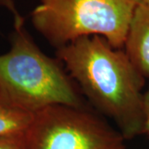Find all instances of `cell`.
<instances>
[{
	"label": "cell",
	"instance_id": "3957f363",
	"mask_svg": "<svg viewBox=\"0 0 149 149\" xmlns=\"http://www.w3.org/2000/svg\"><path fill=\"white\" fill-rule=\"evenodd\" d=\"M140 0H41L32 14L36 30L60 48L80 37L100 36L121 49Z\"/></svg>",
	"mask_w": 149,
	"mask_h": 149
},
{
	"label": "cell",
	"instance_id": "52a82bcc",
	"mask_svg": "<svg viewBox=\"0 0 149 149\" xmlns=\"http://www.w3.org/2000/svg\"><path fill=\"white\" fill-rule=\"evenodd\" d=\"M0 149H26L24 133L1 136Z\"/></svg>",
	"mask_w": 149,
	"mask_h": 149
},
{
	"label": "cell",
	"instance_id": "5b68a950",
	"mask_svg": "<svg viewBox=\"0 0 149 149\" xmlns=\"http://www.w3.org/2000/svg\"><path fill=\"white\" fill-rule=\"evenodd\" d=\"M123 47L133 66L145 80L149 79V7H137Z\"/></svg>",
	"mask_w": 149,
	"mask_h": 149
},
{
	"label": "cell",
	"instance_id": "8992f818",
	"mask_svg": "<svg viewBox=\"0 0 149 149\" xmlns=\"http://www.w3.org/2000/svg\"><path fill=\"white\" fill-rule=\"evenodd\" d=\"M33 115L14 106L0 92V137L24 133Z\"/></svg>",
	"mask_w": 149,
	"mask_h": 149
},
{
	"label": "cell",
	"instance_id": "6da1fadb",
	"mask_svg": "<svg viewBox=\"0 0 149 149\" xmlns=\"http://www.w3.org/2000/svg\"><path fill=\"white\" fill-rule=\"evenodd\" d=\"M56 54L91 102L114 121L123 138L145 133V79L126 53L100 36L80 37Z\"/></svg>",
	"mask_w": 149,
	"mask_h": 149
},
{
	"label": "cell",
	"instance_id": "277c9868",
	"mask_svg": "<svg viewBox=\"0 0 149 149\" xmlns=\"http://www.w3.org/2000/svg\"><path fill=\"white\" fill-rule=\"evenodd\" d=\"M26 149H125L121 133L83 108L53 105L33 115Z\"/></svg>",
	"mask_w": 149,
	"mask_h": 149
},
{
	"label": "cell",
	"instance_id": "8fae6325",
	"mask_svg": "<svg viewBox=\"0 0 149 149\" xmlns=\"http://www.w3.org/2000/svg\"><path fill=\"white\" fill-rule=\"evenodd\" d=\"M148 133H149V121H148Z\"/></svg>",
	"mask_w": 149,
	"mask_h": 149
},
{
	"label": "cell",
	"instance_id": "30bf717a",
	"mask_svg": "<svg viewBox=\"0 0 149 149\" xmlns=\"http://www.w3.org/2000/svg\"><path fill=\"white\" fill-rule=\"evenodd\" d=\"M140 3L147 6V7H149V0H140Z\"/></svg>",
	"mask_w": 149,
	"mask_h": 149
},
{
	"label": "cell",
	"instance_id": "7a4b0ae2",
	"mask_svg": "<svg viewBox=\"0 0 149 149\" xmlns=\"http://www.w3.org/2000/svg\"><path fill=\"white\" fill-rule=\"evenodd\" d=\"M0 92L14 106L31 114L53 105L82 108L69 76L56 61L38 48L24 22L14 24L10 50L0 55Z\"/></svg>",
	"mask_w": 149,
	"mask_h": 149
},
{
	"label": "cell",
	"instance_id": "ba28073f",
	"mask_svg": "<svg viewBox=\"0 0 149 149\" xmlns=\"http://www.w3.org/2000/svg\"><path fill=\"white\" fill-rule=\"evenodd\" d=\"M0 7L5 8L13 13V18H14V24L24 22V19L18 13V12L16 9V7L14 5L13 0H0Z\"/></svg>",
	"mask_w": 149,
	"mask_h": 149
},
{
	"label": "cell",
	"instance_id": "9c48e42d",
	"mask_svg": "<svg viewBox=\"0 0 149 149\" xmlns=\"http://www.w3.org/2000/svg\"><path fill=\"white\" fill-rule=\"evenodd\" d=\"M144 108H145V112H146V116L149 113V86L148 89L144 93Z\"/></svg>",
	"mask_w": 149,
	"mask_h": 149
}]
</instances>
